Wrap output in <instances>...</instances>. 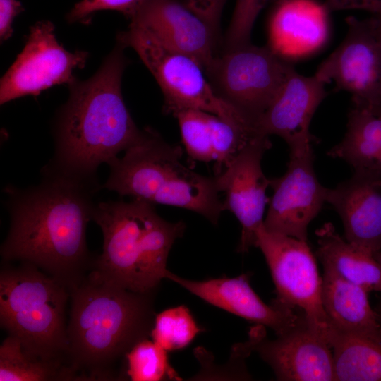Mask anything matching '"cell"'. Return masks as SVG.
Here are the masks:
<instances>
[{
    "label": "cell",
    "mask_w": 381,
    "mask_h": 381,
    "mask_svg": "<svg viewBox=\"0 0 381 381\" xmlns=\"http://www.w3.org/2000/svg\"><path fill=\"white\" fill-rule=\"evenodd\" d=\"M329 13L316 0H277L268 21L267 47L287 60L313 53L327 39Z\"/></svg>",
    "instance_id": "obj_19"
},
{
    "label": "cell",
    "mask_w": 381,
    "mask_h": 381,
    "mask_svg": "<svg viewBox=\"0 0 381 381\" xmlns=\"http://www.w3.org/2000/svg\"><path fill=\"white\" fill-rule=\"evenodd\" d=\"M255 247L262 251L275 286L274 302L298 308L308 327L330 346L334 329L322 301V277L307 241L271 232L262 224Z\"/></svg>",
    "instance_id": "obj_9"
},
{
    "label": "cell",
    "mask_w": 381,
    "mask_h": 381,
    "mask_svg": "<svg viewBox=\"0 0 381 381\" xmlns=\"http://www.w3.org/2000/svg\"><path fill=\"white\" fill-rule=\"evenodd\" d=\"M92 220L102 230L103 247L88 275L134 292L155 293L184 222H168L154 205L137 199L97 203Z\"/></svg>",
    "instance_id": "obj_4"
},
{
    "label": "cell",
    "mask_w": 381,
    "mask_h": 381,
    "mask_svg": "<svg viewBox=\"0 0 381 381\" xmlns=\"http://www.w3.org/2000/svg\"><path fill=\"white\" fill-rule=\"evenodd\" d=\"M294 71L268 47L248 43L216 56L205 73L217 95L257 125Z\"/></svg>",
    "instance_id": "obj_8"
},
{
    "label": "cell",
    "mask_w": 381,
    "mask_h": 381,
    "mask_svg": "<svg viewBox=\"0 0 381 381\" xmlns=\"http://www.w3.org/2000/svg\"><path fill=\"white\" fill-rule=\"evenodd\" d=\"M130 25L150 31L167 46L196 59L205 71L215 58L217 30L182 0H141Z\"/></svg>",
    "instance_id": "obj_15"
},
{
    "label": "cell",
    "mask_w": 381,
    "mask_h": 381,
    "mask_svg": "<svg viewBox=\"0 0 381 381\" xmlns=\"http://www.w3.org/2000/svg\"><path fill=\"white\" fill-rule=\"evenodd\" d=\"M328 11L342 10H363L373 15L381 12V0H325Z\"/></svg>",
    "instance_id": "obj_32"
},
{
    "label": "cell",
    "mask_w": 381,
    "mask_h": 381,
    "mask_svg": "<svg viewBox=\"0 0 381 381\" xmlns=\"http://www.w3.org/2000/svg\"><path fill=\"white\" fill-rule=\"evenodd\" d=\"M322 277V305L334 332H381L378 314L370 306L366 289L328 269L323 268Z\"/></svg>",
    "instance_id": "obj_21"
},
{
    "label": "cell",
    "mask_w": 381,
    "mask_h": 381,
    "mask_svg": "<svg viewBox=\"0 0 381 381\" xmlns=\"http://www.w3.org/2000/svg\"><path fill=\"white\" fill-rule=\"evenodd\" d=\"M201 332L189 309L182 305L156 314L150 337L164 350L171 351L185 348Z\"/></svg>",
    "instance_id": "obj_26"
},
{
    "label": "cell",
    "mask_w": 381,
    "mask_h": 381,
    "mask_svg": "<svg viewBox=\"0 0 381 381\" xmlns=\"http://www.w3.org/2000/svg\"><path fill=\"white\" fill-rule=\"evenodd\" d=\"M190 9L202 16L216 30L226 0H182Z\"/></svg>",
    "instance_id": "obj_30"
},
{
    "label": "cell",
    "mask_w": 381,
    "mask_h": 381,
    "mask_svg": "<svg viewBox=\"0 0 381 381\" xmlns=\"http://www.w3.org/2000/svg\"><path fill=\"white\" fill-rule=\"evenodd\" d=\"M269 135H260L248 143L231 162L214 175L217 188L223 192L224 210H229L241 225L237 248L239 253L248 252L256 243V232L264 222V212L270 199L266 190L270 186L262 169L265 152L272 147Z\"/></svg>",
    "instance_id": "obj_12"
},
{
    "label": "cell",
    "mask_w": 381,
    "mask_h": 381,
    "mask_svg": "<svg viewBox=\"0 0 381 381\" xmlns=\"http://www.w3.org/2000/svg\"><path fill=\"white\" fill-rule=\"evenodd\" d=\"M124 152L108 164L104 188L152 205L186 209L217 224L224 208L214 176L186 167L180 146L167 143L148 128Z\"/></svg>",
    "instance_id": "obj_5"
},
{
    "label": "cell",
    "mask_w": 381,
    "mask_h": 381,
    "mask_svg": "<svg viewBox=\"0 0 381 381\" xmlns=\"http://www.w3.org/2000/svg\"><path fill=\"white\" fill-rule=\"evenodd\" d=\"M41 271L25 262L18 267L2 266L1 327L20 341L30 356L66 365L65 310L70 289Z\"/></svg>",
    "instance_id": "obj_6"
},
{
    "label": "cell",
    "mask_w": 381,
    "mask_h": 381,
    "mask_svg": "<svg viewBox=\"0 0 381 381\" xmlns=\"http://www.w3.org/2000/svg\"><path fill=\"white\" fill-rule=\"evenodd\" d=\"M271 0H236L226 33L227 49L250 43L254 23Z\"/></svg>",
    "instance_id": "obj_28"
},
{
    "label": "cell",
    "mask_w": 381,
    "mask_h": 381,
    "mask_svg": "<svg viewBox=\"0 0 381 381\" xmlns=\"http://www.w3.org/2000/svg\"><path fill=\"white\" fill-rule=\"evenodd\" d=\"M168 279L214 306L241 317L256 325L271 328L277 335L297 325L303 315L294 308L272 301L264 303L249 283V275L222 277L202 281L182 278L168 270Z\"/></svg>",
    "instance_id": "obj_17"
},
{
    "label": "cell",
    "mask_w": 381,
    "mask_h": 381,
    "mask_svg": "<svg viewBox=\"0 0 381 381\" xmlns=\"http://www.w3.org/2000/svg\"><path fill=\"white\" fill-rule=\"evenodd\" d=\"M97 180L66 173L51 164L43 179L26 190L10 189L11 223L1 247L4 262L31 264L69 289L92 270L86 228L96 204Z\"/></svg>",
    "instance_id": "obj_1"
},
{
    "label": "cell",
    "mask_w": 381,
    "mask_h": 381,
    "mask_svg": "<svg viewBox=\"0 0 381 381\" xmlns=\"http://www.w3.org/2000/svg\"><path fill=\"white\" fill-rule=\"evenodd\" d=\"M117 43L97 72L85 81L70 84V95L61 107L56 126V150L49 164L87 179L97 167L109 164L140 137L124 102L121 78L126 65Z\"/></svg>",
    "instance_id": "obj_2"
},
{
    "label": "cell",
    "mask_w": 381,
    "mask_h": 381,
    "mask_svg": "<svg viewBox=\"0 0 381 381\" xmlns=\"http://www.w3.org/2000/svg\"><path fill=\"white\" fill-rule=\"evenodd\" d=\"M313 162V150L290 152L286 171L270 179L267 230L307 241L308 226L326 202L327 188L320 183Z\"/></svg>",
    "instance_id": "obj_13"
},
{
    "label": "cell",
    "mask_w": 381,
    "mask_h": 381,
    "mask_svg": "<svg viewBox=\"0 0 381 381\" xmlns=\"http://www.w3.org/2000/svg\"><path fill=\"white\" fill-rule=\"evenodd\" d=\"M373 17H374V19H375V21L377 30L380 35L381 36V12H380V13H378L377 14H374Z\"/></svg>",
    "instance_id": "obj_34"
},
{
    "label": "cell",
    "mask_w": 381,
    "mask_h": 381,
    "mask_svg": "<svg viewBox=\"0 0 381 381\" xmlns=\"http://www.w3.org/2000/svg\"><path fill=\"white\" fill-rule=\"evenodd\" d=\"M117 40L125 47L134 49L152 73L163 93L164 110L167 114L196 109L234 123L255 126L217 95L204 68L192 56L167 46L137 25H130Z\"/></svg>",
    "instance_id": "obj_7"
},
{
    "label": "cell",
    "mask_w": 381,
    "mask_h": 381,
    "mask_svg": "<svg viewBox=\"0 0 381 381\" xmlns=\"http://www.w3.org/2000/svg\"><path fill=\"white\" fill-rule=\"evenodd\" d=\"M326 84L315 74L304 76L296 70L290 75L274 101L259 119V131L281 137L290 152L313 150L310 131L312 118L327 95Z\"/></svg>",
    "instance_id": "obj_16"
},
{
    "label": "cell",
    "mask_w": 381,
    "mask_h": 381,
    "mask_svg": "<svg viewBox=\"0 0 381 381\" xmlns=\"http://www.w3.org/2000/svg\"><path fill=\"white\" fill-rule=\"evenodd\" d=\"M155 294L117 287L88 274L71 288L66 362L76 380L116 378L114 363L150 337Z\"/></svg>",
    "instance_id": "obj_3"
},
{
    "label": "cell",
    "mask_w": 381,
    "mask_h": 381,
    "mask_svg": "<svg viewBox=\"0 0 381 381\" xmlns=\"http://www.w3.org/2000/svg\"><path fill=\"white\" fill-rule=\"evenodd\" d=\"M317 254L323 268L358 284L368 292L381 293V266L374 253L344 239L330 222L315 231Z\"/></svg>",
    "instance_id": "obj_22"
},
{
    "label": "cell",
    "mask_w": 381,
    "mask_h": 381,
    "mask_svg": "<svg viewBox=\"0 0 381 381\" xmlns=\"http://www.w3.org/2000/svg\"><path fill=\"white\" fill-rule=\"evenodd\" d=\"M141 0H81L66 16L69 23H87L92 14L102 10H113L130 18Z\"/></svg>",
    "instance_id": "obj_29"
},
{
    "label": "cell",
    "mask_w": 381,
    "mask_h": 381,
    "mask_svg": "<svg viewBox=\"0 0 381 381\" xmlns=\"http://www.w3.org/2000/svg\"><path fill=\"white\" fill-rule=\"evenodd\" d=\"M373 113L381 116V107L376 108L373 111Z\"/></svg>",
    "instance_id": "obj_37"
},
{
    "label": "cell",
    "mask_w": 381,
    "mask_h": 381,
    "mask_svg": "<svg viewBox=\"0 0 381 381\" xmlns=\"http://www.w3.org/2000/svg\"><path fill=\"white\" fill-rule=\"evenodd\" d=\"M374 255L381 266V250L375 253Z\"/></svg>",
    "instance_id": "obj_35"
},
{
    "label": "cell",
    "mask_w": 381,
    "mask_h": 381,
    "mask_svg": "<svg viewBox=\"0 0 381 381\" xmlns=\"http://www.w3.org/2000/svg\"><path fill=\"white\" fill-rule=\"evenodd\" d=\"M364 171L334 188H327L326 202L341 217L347 241L373 253L381 250V188Z\"/></svg>",
    "instance_id": "obj_20"
},
{
    "label": "cell",
    "mask_w": 381,
    "mask_h": 381,
    "mask_svg": "<svg viewBox=\"0 0 381 381\" xmlns=\"http://www.w3.org/2000/svg\"><path fill=\"white\" fill-rule=\"evenodd\" d=\"M265 327L256 325L248 338L253 351L273 370L280 381H334L332 348L308 325L300 322L274 339L266 337Z\"/></svg>",
    "instance_id": "obj_14"
},
{
    "label": "cell",
    "mask_w": 381,
    "mask_h": 381,
    "mask_svg": "<svg viewBox=\"0 0 381 381\" xmlns=\"http://www.w3.org/2000/svg\"><path fill=\"white\" fill-rule=\"evenodd\" d=\"M173 116L177 119L188 158L202 162H214L215 175L219 174L248 143L264 135L255 126L234 123L204 111L186 109Z\"/></svg>",
    "instance_id": "obj_18"
},
{
    "label": "cell",
    "mask_w": 381,
    "mask_h": 381,
    "mask_svg": "<svg viewBox=\"0 0 381 381\" xmlns=\"http://www.w3.org/2000/svg\"><path fill=\"white\" fill-rule=\"evenodd\" d=\"M167 352L148 338L141 340L125 356L128 377L133 381L181 380Z\"/></svg>",
    "instance_id": "obj_27"
},
{
    "label": "cell",
    "mask_w": 381,
    "mask_h": 381,
    "mask_svg": "<svg viewBox=\"0 0 381 381\" xmlns=\"http://www.w3.org/2000/svg\"><path fill=\"white\" fill-rule=\"evenodd\" d=\"M377 314H378L380 322V324H381V308H380L379 313H377Z\"/></svg>",
    "instance_id": "obj_38"
},
{
    "label": "cell",
    "mask_w": 381,
    "mask_h": 381,
    "mask_svg": "<svg viewBox=\"0 0 381 381\" xmlns=\"http://www.w3.org/2000/svg\"><path fill=\"white\" fill-rule=\"evenodd\" d=\"M380 107H381V106Z\"/></svg>",
    "instance_id": "obj_39"
},
{
    "label": "cell",
    "mask_w": 381,
    "mask_h": 381,
    "mask_svg": "<svg viewBox=\"0 0 381 381\" xmlns=\"http://www.w3.org/2000/svg\"><path fill=\"white\" fill-rule=\"evenodd\" d=\"M24 10L18 0H0V39L4 42L11 37L15 18Z\"/></svg>",
    "instance_id": "obj_31"
},
{
    "label": "cell",
    "mask_w": 381,
    "mask_h": 381,
    "mask_svg": "<svg viewBox=\"0 0 381 381\" xmlns=\"http://www.w3.org/2000/svg\"><path fill=\"white\" fill-rule=\"evenodd\" d=\"M75 380L64 363L35 358L24 351L20 341L8 335L0 346V381Z\"/></svg>",
    "instance_id": "obj_25"
},
{
    "label": "cell",
    "mask_w": 381,
    "mask_h": 381,
    "mask_svg": "<svg viewBox=\"0 0 381 381\" xmlns=\"http://www.w3.org/2000/svg\"><path fill=\"white\" fill-rule=\"evenodd\" d=\"M330 346L334 380L381 381V332H334Z\"/></svg>",
    "instance_id": "obj_23"
},
{
    "label": "cell",
    "mask_w": 381,
    "mask_h": 381,
    "mask_svg": "<svg viewBox=\"0 0 381 381\" xmlns=\"http://www.w3.org/2000/svg\"><path fill=\"white\" fill-rule=\"evenodd\" d=\"M374 183H375V184L377 187H379L380 188H381V178L375 180V181H374Z\"/></svg>",
    "instance_id": "obj_36"
},
{
    "label": "cell",
    "mask_w": 381,
    "mask_h": 381,
    "mask_svg": "<svg viewBox=\"0 0 381 381\" xmlns=\"http://www.w3.org/2000/svg\"><path fill=\"white\" fill-rule=\"evenodd\" d=\"M343 42L315 75L337 90L351 94L353 106L373 111L381 106V36L374 17L346 18Z\"/></svg>",
    "instance_id": "obj_10"
},
{
    "label": "cell",
    "mask_w": 381,
    "mask_h": 381,
    "mask_svg": "<svg viewBox=\"0 0 381 381\" xmlns=\"http://www.w3.org/2000/svg\"><path fill=\"white\" fill-rule=\"evenodd\" d=\"M365 171L372 175L375 180L381 178V152L376 157L372 164L368 169L364 171Z\"/></svg>",
    "instance_id": "obj_33"
},
{
    "label": "cell",
    "mask_w": 381,
    "mask_h": 381,
    "mask_svg": "<svg viewBox=\"0 0 381 381\" xmlns=\"http://www.w3.org/2000/svg\"><path fill=\"white\" fill-rule=\"evenodd\" d=\"M88 54L70 52L57 41L54 25L40 21L31 27L25 44L1 79L0 104L27 95H38L54 85L75 80L73 71L85 65Z\"/></svg>",
    "instance_id": "obj_11"
},
{
    "label": "cell",
    "mask_w": 381,
    "mask_h": 381,
    "mask_svg": "<svg viewBox=\"0 0 381 381\" xmlns=\"http://www.w3.org/2000/svg\"><path fill=\"white\" fill-rule=\"evenodd\" d=\"M380 152L381 116L353 106L343 140L330 149L327 155L344 160L355 171H364Z\"/></svg>",
    "instance_id": "obj_24"
}]
</instances>
